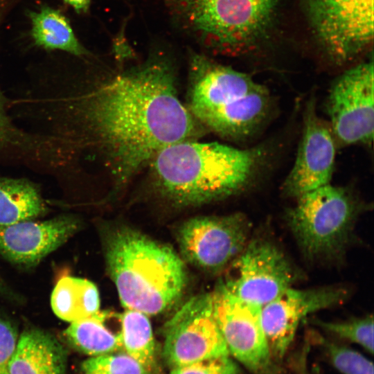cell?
I'll return each mask as SVG.
<instances>
[{"mask_svg":"<svg viewBox=\"0 0 374 374\" xmlns=\"http://www.w3.org/2000/svg\"><path fill=\"white\" fill-rule=\"evenodd\" d=\"M373 61L346 70L332 83L327 98L329 125L344 145H371L374 130Z\"/></svg>","mask_w":374,"mask_h":374,"instance_id":"9","label":"cell"},{"mask_svg":"<svg viewBox=\"0 0 374 374\" xmlns=\"http://www.w3.org/2000/svg\"><path fill=\"white\" fill-rule=\"evenodd\" d=\"M118 318L124 352L150 373L157 374L156 344L148 315L137 310L125 309Z\"/></svg>","mask_w":374,"mask_h":374,"instance_id":"22","label":"cell"},{"mask_svg":"<svg viewBox=\"0 0 374 374\" xmlns=\"http://www.w3.org/2000/svg\"><path fill=\"white\" fill-rule=\"evenodd\" d=\"M170 374H243L238 365L224 355L172 368Z\"/></svg>","mask_w":374,"mask_h":374,"instance_id":"26","label":"cell"},{"mask_svg":"<svg viewBox=\"0 0 374 374\" xmlns=\"http://www.w3.org/2000/svg\"><path fill=\"white\" fill-rule=\"evenodd\" d=\"M51 306L59 319L72 323L100 310L99 292L96 285L87 279L63 276L53 290Z\"/></svg>","mask_w":374,"mask_h":374,"instance_id":"19","label":"cell"},{"mask_svg":"<svg viewBox=\"0 0 374 374\" xmlns=\"http://www.w3.org/2000/svg\"><path fill=\"white\" fill-rule=\"evenodd\" d=\"M18 339L17 329L14 323L0 313V374H10L9 363Z\"/></svg>","mask_w":374,"mask_h":374,"instance_id":"27","label":"cell"},{"mask_svg":"<svg viewBox=\"0 0 374 374\" xmlns=\"http://www.w3.org/2000/svg\"><path fill=\"white\" fill-rule=\"evenodd\" d=\"M63 1L76 12L83 14L88 12L91 0H63Z\"/></svg>","mask_w":374,"mask_h":374,"instance_id":"28","label":"cell"},{"mask_svg":"<svg viewBox=\"0 0 374 374\" xmlns=\"http://www.w3.org/2000/svg\"><path fill=\"white\" fill-rule=\"evenodd\" d=\"M319 344L326 350L334 366L343 374H373L371 361L360 353L350 348L336 344L323 337H316Z\"/></svg>","mask_w":374,"mask_h":374,"instance_id":"25","label":"cell"},{"mask_svg":"<svg viewBox=\"0 0 374 374\" xmlns=\"http://www.w3.org/2000/svg\"><path fill=\"white\" fill-rule=\"evenodd\" d=\"M179 26L204 48L251 53L270 37L283 0H164Z\"/></svg>","mask_w":374,"mask_h":374,"instance_id":"5","label":"cell"},{"mask_svg":"<svg viewBox=\"0 0 374 374\" xmlns=\"http://www.w3.org/2000/svg\"><path fill=\"white\" fill-rule=\"evenodd\" d=\"M104 249L108 274L125 309L155 315L181 296L186 268L170 247L123 227L105 236Z\"/></svg>","mask_w":374,"mask_h":374,"instance_id":"3","label":"cell"},{"mask_svg":"<svg viewBox=\"0 0 374 374\" xmlns=\"http://www.w3.org/2000/svg\"><path fill=\"white\" fill-rule=\"evenodd\" d=\"M109 312L98 311L83 319L70 323L63 332L68 344L75 350L96 357L123 350L120 332L114 333L105 325Z\"/></svg>","mask_w":374,"mask_h":374,"instance_id":"21","label":"cell"},{"mask_svg":"<svg viewBox=\"0 0 374 374\" xmlns=\"http://www.w3.org/2000/svg\"><path fill=\"white\" fill-rule=\"evenodd\" d=\"M211 296L214 316L229 354L254 374H274L262 307L238 298L224 284Z\"/></svg>","mask_w":374,"mask_h":374,"instance_id":"10","label":"cell"},{"mask_svg":"<svg viewBox=\"0 0 374 374\" xmlns=\"http://www.w3.org/2000/svg\"><path fill=\"white\" fill-rule=\"evenodd\" d=\"M0 294L3 296L11 297L14 299L15 294L10 291L6 284L0 277Z\"/></svg>","mask_w":374,"mask_h":374,"instance_id":"29","label":"cell"},{"mask_svg":"<svg viewBox=\"0 0 374 374\" xmlns=\"http://www.w3.org/2000/svg\"><path fill=\"white\" fill-rule=\"evenodd\" d=\"M316 324L337 337L357 344L371 354L373 353V318L371 315L345 321H314Z\"/></svg>","mask_w":374,"mask_h":374,"instance_id":"24","label":"cell"},{"mask_svg":"<svg viewBox=\"0 0 374 374\" xmlns=\"http://www.w3.org/2000/svg\"><path fill=\"white\" fill-rule=\"evenodd\" d=\"M249 224L241 214L193 217L178 232L181 253L189 263L217 271L242 252L247 243Z\"/></svg>","mask_w":374,"mask_h":374,"instance_id":"12","label":"cell"},{"mask_svg":"<svg viewBox=\"0 0 374 374\" xmlns=\"http://www.w3.org/2000/svg\"><path fill=\"white\" fill-rule=\"evenodd\" d=\"M66 353L50 332L37 328L24 330L9 363L10 374H66Z\"/></svg>","mask_w":374,"mask_h":374,"instance_id":"16","label":"cell"},{"mask_svg":"<svg viewBox=\"0 0 374 374\" xmlns=\"http://www.w3.org/2000/svg\"><path fill=\"white\" fill-rule=\"evenodd\" d=\"M348 295L340 286L285 290L261 308L263 330L273 360H280L292 344L299 323L308 314L343 302Z\"/></svg>","mask_w":374,"mask_h":374,"instance_id":"13","label":"cell"},{"mask_svg":"<svg viewBox=\"0 0 374 374\" xmlns=\"http://www.w3.org/2000/svg\"><path fill=\"white\" fill-rule=\"evenodd\" d=\"M303 123L295 161L282 185L283 194L295 198L330 184L336 154L335 138L317 115L314 99L305 106Z\"/></svg>","mask_w":374,"mask_h":374,"instance_id":"14","label":"cell"},{"mask_svg":"<svg viewBox=\"0 0 374 374\" xmlns=\"http://www.w3.org/2000/svg\"><path fill=\"white\" fill-rule=\"evenodd\" d=\"M312 33L337 64L367 51L373 40V0H303Z\"/></svg>","mask_w":374,"mask_h":374,"instance_id":"7","label":"cell"},{"mask_svg":"<svg viewBox=\"0 0 374 374\" xmlns=\"http://www.w3.org/2000/svg\"><path fill=\"white\" fill-rule=\"evenodd\" d=\"M9 151L32 159L57 164L64 155V146L57 138L26 132L8 116L0 91V152Z\"/></svg>","mask_w":374,"mask_h":374,"instance_id":"17","label":"cell"},{"mask_svg":"<svg viewBox=\"0 0 374 374\" xmlns=\"http://www.w3.org/2000/svg\"><path fill=\"white\" fill-rule=\"evenodd\" d=\"M266 155L263 147L239 149L193 139L164 148L149 165L165 197L179 205H198L247 188L258 177Z\"/></svg>","mask_w":374,"mask_h":374,"instance_id":"2","label":"cell"},{"mask_svg":"<svg viewBox=\"0 0 374 374\" xmlns=\"http://www.w3.org/2000/svg\"><path fill=\"white\" fill-rule=\"evenodd\" d=\"M80 374H152L125 352L90 357L82 362Z\"/></svg>","mask_w":374,"mask_h":374,"instance_id":"23","label":"cell"},{"mask_svg":"<svg viewBox=\"0 0 374 374\" xmlns=\"http://www.w3.org/2000/svg\"><path fill=\"white\" fill-rule=\"evenodd\" d=\"M188 101L197 122L233 141L256 133L271 107L268 90L249 75L195 52L189 55Z\"/></svg>","mask_w":374,"mask_h":374,"instance_id":"4","label":"cell"},{"mask_svg":"<svg viewBox=\"0 0 374 374\" xmlns=\"http://www.w3.org/2000/svg\"><path fill=\"white\" fill-rule=\"evenodd\" d=\"M287 224L304 255L310 259L339 256L352 235L361 204L346 188L326 184L296 197Z\"/></svg>","mask_w":374,"mask_h":374,"instance_id":"6","label":"cell"},{"mask_svg":"<svg viewBox=\"0 0 374 374\" xmlns=\"http://www.w3.org/2000/svg\"><path fill=\"white\" fill-rule=\"evenodd\" d=\"M28 17L30 37L37 46L75 56L88 55V51L80 42L68 19L60 10L44 6L29 12Z\"/></svg>","mask_w":374,"mask_h":374,"instance_id":"18","label":"cell"},{"mask_svg":"<svg viewBox=\"0 0 374 374\" xmlns=\"http://www.w3.org/2000/svg\"><path fill=\"white\" fill-rule=\"evenodd\" d=\"M163 357L171 368L229 352L216 322L211 294L189 299L164 327Z\"/></svg>","mask_w":374,"mask_h":374,"instance_id":"8","label":"cell"},{"mask_svg":"<svg viewBox=\"0 0 374 374\" xmlns=\"http://www.w3.org/2000/svg\"><path fill=\"white\" fill-rule=\"evenodd\" d=\"M47 211L36 184L24 178L0 176V226L34 220Z\"/></svg>","mask_w":374,"mask_h":374,"instance_id":"20","label":"cell"},{"mask_svg":"<svg viewBox=\"0 0 374 374\" xmlns=\"http://www.w3.org/2000/svg\"><path fill=\"white\" fill-rule=\"evenodd\" d=\"M64 105L75 138L99 150L118 186L164 148L199 132L178 96L174 67L163 55H151L68 98Z\"/></svg>","mask_w":374,"mask_h":374,"instance_id":"1","label":"cell"},{"mask_svg":"<svg viewBox=\"0 0 374 374\" xmlns=\"http://www.w3.org/2000/svg\"><path fill=\"white\" fill-rule=\"evenodd\" d=\"M80 227L78 218L69 214L44 221L28 220L0 226V255L21 267H35Z\"/></svg>","mask_w":374,"mask_h":374,"instance_id":"15","label":"cell"},{"mask_svg":"<svg viewBox=\"0 0 374 374\" xmlns=\"http://www.w3.org/2000/svg\"><path fill=\"white\" fill-rule=\"evenodd\" d=\"M224 285L238 298L262 307L297 279V271L280 248L265 238L247 242Z\"/></svg>","mask_w":374,"mask_h":374,"instance_id":"11","label":"cell"}]
</instances>
